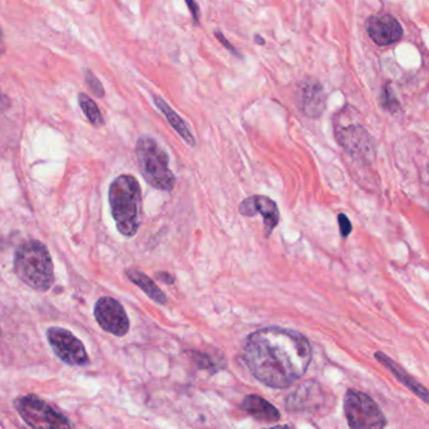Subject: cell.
<instances>
[{
  "label": "cell",
  "instance_id": "7c38bea8",
  "mask_svg": "<svg viewBox=\"0 0 429 429\" xmlns=\"http://www.w3.org/2000/svg\"><path fill=\"white\" fill-rule=\"evenodd\" d=\"M367 29H368L369 37L378 45L396 43L403 37L401 24L391 16H375L369 18Z\"/></svg>",
  "mask_w": 429,
  "mask_h": 429
},
{
  "label": "cell",
  "instance_id": "8992f818",
  "mask_svg": "<svg viewBox=\"0 0 429 429\" xmlns=\"http://www.w3.org/2000/svg\"><path fill=\"white\" fill-rule=\"evenodd\" d=\"M14 406L25 423L33 429H73L69 419L37 396L17 398Z\"/></svg>",
  "mask_w": 429,
  "mask_h": 429
},
{
  "label": "cell",
  "instance_id": "7a4b0ae2",
  "mask_svg": "<svg viewBox=\"0 0 429 429\" xmlns=\"http://www.w3.org/2000/svg\"><path fill=\"white\" fill-rule=\"evenodd\" d=\"M110 212L121 235L133 237L142 222V191L132 175H121L110 183Z\"/></svg>",
  "mask_w": 429,
  "mask_h": 429
},
{
  "label": "cell",
  "instance_id": "e0dca14e",
  "mask_svg": "<svg viewBox=\"0 0 429 429\" xmlns=\"http://www.w3.org/2000/svg\"><path fill=\"white\" fill-rule=\"evenodd\" d=\"M126 276L130 281H132L133 284H136L141 290L146 292L147 297L151 300H154V303L160 304V305H165L167 303L165 292L156 285V282L149 275L143 274L142 271L135 269V268L127 269Z\"/></svg>",
  "mask_w": 429,
  "mask_h": 429
},
{
  "label": "cell",
  "instance_id": "6da1fadb",
  "mask_svg": "<svg viewBox=\"0 0 429 429\" xmlns=\"http://www.w3.org/2000/svg\"><path fill=\"white\" fill-rule=\"evenodd\" d=\"M242 358L260 383L285 389L307 373L313 359L308 338L279 326L253 331L246 338Z\"/></svg>",
  "mask_w": 429,
  "mask_h": 429
},
{
  "label": "cell",
  "instance_id": "30bf717a",
  "mask_svg": "<svg viewBox=\"0 0 429 429\" xmlns=\"http://www.w3.org/2000/svg\"><path fill=\"white\" fill-rule=\"evenodd\" d=\"M239 211L242 216L253 217L256 214H260L264 219L265 236L269 237L271 232L274 231L276 226L280 221V212L278 209L275 201L266 196L255 195L251 198H245L240 204Z\"/></svg>",
  "mask_w": 429,
  "mask_h": 429
},
{
  "label": "cell",
  "instance_id": "484cf974",
  "mask_svg": "<svg viewBox=\"0 0 429 429\" xmlns=\"http://www.w3.org/2000/svg\"><path fill=\"white\" fill-rule=\"evenodd\" d=\"M269 429H294L292 425H287V424H281V425H275L273 428Z\"/></svg>",
  "mask_w": 429,
  "mask_h": 429
},
{
  "label": "cell",
  "instance_id": "2e32d148",
  "mask_svg": "<svg viewBox=\"0 0 429 429\" xmlns=\"http://www.w3.org/2000/svg\"><path fill=\"white\" fill-rule=\"evenodd\" d=\"M154 105H157V108L165 115L167 121L172 126V128H175V131L183 138V141H186L188 143V146L195 147L196 146V139L193 137L190 128H188V125L185 123L181 117H180V115L171 108L165 99L161 98L159 96H154Z\"/></svg>",
  "mask_w": 429,
  "mask_h": 429
},
{
  "label": "cell",
  "instance_id": "9a60e30c",
  "mask_svg": "<svg viewBox=\"0 0 429 429\" xmlns=\"http://www.w3.org/2000/svg\"><path fill=\"white\" fill-rule=\"evenodd\" d=\"M321 396V388L315 382L304 383L294 391L292 396L287 398L286 407L290 412H300L303 409H308L310 406L315 403L311 399H318Z\"/></svg>",
  "mask_w": 429,
  "mask_h": 429
},
{
  "label": "cell",
  "instance_id": "277c9868",
  "mask_svg": "<svg viewBox=\"0 0 429 429\" xmlns=\"http://www.w3.org/2000/svg\"><path fill=\"white\" fill-rule=\"evenodd\" d=\"M136 156L139 171L149 185L161 191L173 190L176 178L170 168L168 154L154 138L149 136L139 137Z\"/></svg>",
  "mask_w": 429,
  "mask_h": 429
},
{
  "label": "cell",
  "instance_id": "ffe728a7",
  "mask_svg": "<svg viewBox=\"0 0 429 429\" xmlns=\"http://www.w3.org/2000/svg\"><path fill=\"white\" fill-rule=\"evenodd\" d=\"M383 107L388 110H391V112H394V110L399 108L398 101H396L394 94H393V92H391V89L389 88V87L385 89L384 94H383Z\"/></svg>",
  "mask_w": 429,
  "mask_h": 429
},
{
  "label": "cell",
  "instance_id": "3957f363",
  "mask_svg": "<svg viewBox=\"0 0 429 429\" xmlns=\"http://www.w3.org/2000/svg\"><path fill=\"white\" fill-rule=\"evenodd\" d=\"M18 278L38 292H47L55 281V268L48 248L37 240L24 242L14 256Z\"/></svg>",
  "mask_w": 429,
  "mask_h": 429
},
{
  "label": "cell",
  "instance_id": "d6986e66",
  "mask_svg": "<svg viewBox=\"0 0 429 429\" xmlns=\"http://www.w3.org/2000/svg\"><path fill=\"white\" fill-rule=\"evenodd\" d=\"M84 78H86V83H87L88 88L91 89V92H92L96 97H98V98L105 97V88H103L102 83L99 82L98 78L94 76V73H92L89 69H86V71H84Z\"/></svg>",
  "mask_w": 429,
  "mask_h": 429
},
{
  "label": "cell",
  "instance_id": "d4e9b609",
  "mask_svg": "<svg viewBox=\"0 0 429 429\" xmlns=\"http://www.w3.org/2000/svg\"><path fill=\"white\" fill-rule=\"evenodd\" d=\"M3 50H4V37H3L1 27H0V55H3Z\"/></svg>",
  "mask_w": 429,
  "mask_h": 429
},
{
  "label": "cell",
  "instance_id": "8fae6325",
  "mask_svg": "<svg viewBox=\"0 0 429 429\" xmlns=\"http://www.w3.org/2000/svg\"><path fill=\"white\" fill-rule=\"evenodd\" d=\"M325 93L323 86L316 79H305L297 89V105L304 116L319 118L325 110Z\"/></svg>",
  "mask_w": 429,
  "mask_h": 429
},
{
  "label": "cell",
  "instance_id": "7402d4cb",
  "mask_svg": "<svg viewBox=\"0 0 429 429\" xmlns=\"http://www.w3.org/2000/svg\"><path fill=\"white\" fill-rule=\"evenodd\" d=\"M214 35H216L217 39L220 40L221 45L226 47V50H229V52H231L232 55H237L239 58H242L241 53H239L236 48H235V47H234V45H232L231 43H230V42H229V40H227V39H226L225 37L220 33V32H214Z\"/></svg>",
  "mask_w": 429,
  "mask_h": 429
},
{
  "label": "cell",
  "instance_id": "9c48e42d",
  "mask_svg": "<svg viewBox=\"0 0 429 429\" xmlns=\"http://www.w3.org/2000/svg\"><path fill=\"white\" fill-rule=\"evenodd\" d=\"M341 146L357 160L370 162L374 159V144L369 133L360 125H350L336 130Z\"/></svg>",
  "mask_w": 429,
  "mask_h": 429
},
{
  "label": "cell",
  "instance_id": "4fadbf2b",
  "mask_svg": "<svg viewBox=\"0 0 429 429\" xmlns=\"http://www.w3.org/2000/svg\"><path fill=\"white\" fill-rule=\"evenodd\" d=\"M375 359L382 365H384L385 368L388 369L391 374L396 377L399 383H402L407 389L412 391L413 394H416L418 398H421L424 403L429 404L428 389L414 379L412 375L408 374L407 372L399 364L396 363L391 358L385 355L384 353L382 352L375 353Z\"/></svg>",
  "mask_w": 429,
  "mask_h": 429
},
{
  "label": "cell",
  "instance_id": "52a82bcc",
  "mask_svg": "<svg viewBox=\"0 0 429 429\" xmlns=\"http://www.w3.org/2000/svg\"><path fill=\"white\" fill-rule=\"evenodd\" d=\"M47 336L55 355L64 363L79 367L89 363L88 354L82 341L73 336L71 331L53 326L47 331Z\"/></svg>",
  "mask_w": 429,
  "mask_h": 429
},
{
  "label": "cell",
  "instance_id": "ba28073f",
  "mask_svg": "<svg viewBox=\"0 0 429 429\" xmlns=\"http://www.w3.org/2000/svg\"><path fill=\"white\" fill-rule=\"evenodd\" d=\"M94 318L99 326L112 336H125L130 331V319L126 310L113 297L99 299L94 307Z\"/></svg>",
  "mask_w": 429,
  "mask_h": 429
},
{
  "label": "cell",
  "instance_id": "4316f807",
  "mask_svg": "<svg viewBox=\"0 0 429 429\" xmlns=\"http://www.w3.org/2000/svg\"><path fill=\"white\" fill-rule=\"evenodd\" d=\"M253 39H255V42H256V43H258V45H265L264 39L261 38V37H260V35H255V37H253Z\"/></svg>",
  "mask_w": 429,
  "mask_h": 429
},
{
  "label": "cell",
  "instance_id": "5b68a950",
  "mask_svg": "<svg viewBox=\"0 0 429 429\" xmlns=\"http://www.w3.org/2000/svg\"><path fill=\"white\" fill-rule=\"evenodd\" d=\"M344 413L350 429H384L387 424L378 404L368 394L355 389L345 393Z\"/></svg>",
  "mask_w": 429,
  "mask_h": 429
},
{
  "label": "cell",
  "instance_id": "ac0fdd59",
  "mask_svg": "<svg viewBox=\"0 0 429 429\" xmlns=\"http://www.w3.org/2000/svg\"><path fill=\"white\" fill-rule=\"evenodd\" d=\"M78 102L82 108L83 113L87 117L93 126L101 127L103 125V117L99 110L98 105H96L93 99L88 97L86 93H81L78 96Z\"/></svg>",
  "mask_w": 429,
  "mask_h": 429
},
{
  "label": "cell",
  "instance_id": "5bb4252c",
  "mask_svg": "<svg viewBox=\"0 0 429 429\" xmlns=\"http://www.w3.org/2000/svg\"><path fill=\"white\" fill-rule=\"evenodd\" d=\"M241 408L259 422H276L281 417L278 408L274 407L263 396H255V394L245 396V399L241 403Z\"/></svg>",
  "mask_w": 429,
  "mask_h": 429
},
{
  "label": "cell",
  "instance_id": "cb8c5ba5",
  "mask_svg": "<svg viewBox=\"0 0 429 429\" xmlns=\"http://www.w3.org/2000/svg\"><path fill=\"white\" fill-rule=\"evenodd\" d=\"M157 279H160L161 281H166L167 284H173L175 282V279L170 275V274H167V273H159L157 275H156Z\"/></svg>",
  "mask_w": 429,
  "mask_h": 429
},
{
  "label": "cell",
  "instance_id": "44dd1931",
  "mask_svg": "<svg viewBox=\"0 0 429 429\" xmlns=\"http://www.w3.org/2000/svg\"><path fill=\"white\" fill-rule=\"evenodd\" d=\"M338 221H339V227H341V236L348 237L352 232L353 226L350 220L348 219L344 214H338Z\"/></svg>",
  "mask_w": 429,
  "mask_h": 429
},
{
  "label": "cell",
  "instance_id": "603a6c76",
  "mask_svg": "<svg viewBox=\"0 0 429 429\" xmlns=\"http://www.w3.org/2000/svg\"><path fill=\"white\" fill-rule=\"evenodd\" d=\"M185 1H186V4H188V9L191 11L193 22L198 23V21H200V8H198L196 0H185Z\"/></svg>",
  "mask_w": 429,
  "mask_h": 429
}]
</instances>
